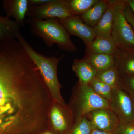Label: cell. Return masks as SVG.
<instances>
[{
    "mask_svg": "<svg viewBox=\"0 0 134 134\" xmlns=\"http://www.w3.org/2000/svg\"><path fill=\"white\" fill-rule=\"evenodd\" d=\"M52 98L38 69L23 49L0 41V134H41Z\"/></svg>",
    "mask_w": 134,
    "mask_h": 134,
    "instance_id": "obj_1",
    "label": "cell"
},
{
    "mask_svg": "<svg viewBox=\"0 0 134 134\" xmlns=\"http://www.w3.org/2000/svg\"><path fill=\"white\" fill-rule=\"evenodd\" d=\"M16 39L38 68L53 100L62 105H67L61 93L62 86L58 80L57 73L58 64L64 55L59 58L46 57L35 51L23 37L21 33L17 36Z\"/></svg>",
    "mask_w": 134,
    "mask_h": 134,
    "instance_id": "obj_2",
    "label": "cell"
},
{
    "mask_svg": "<svg viewBox=\"0 0 134 134\" xmlns=\"http://www.w3.org/2000/svg\"><path fill=\"white\" fill-rule=\"evenodd\" d=\"M30 25L31 34L42 38L49 47L57 44L61 50L76 52L77 49L70 38V35L58 18L41 20L29 18L25 19Z\"/></svg>",
    "mask_w": 134,
    "mask_h": 134,
    "instance_id": "obj_3",
    "label": "cell"
},
{
    "mask_svg": "<svg viewBox=\"0 0 134 134\" xmlns=\"http://www.w3.org/2000/svg\"><path fill=\"white\" fill-rule=\"evenodd\" d=\"M68 105L73 111L75 120L94 110L110 108L108 100L96 93L89 85L82 84L78 82Z\"/></svg>",
    "mask_w": 134,
    "mask_h": 134,
    "instance_id": "obj_4",
    "label": "cell"
},
{
    "mask_svg": "<svg viewBox=\"0 0 134 134\" xmlns=\"http://www.w3.org/2000/svg\"><path fill=\"white\" fill-rule=\"evenodd\" d=\"M114 15L111 36L118 48H134V30L126 19L125 1H113Z\"/></svg>",
    "mask_w": 134,
    "mask_h": 134,
    "instance_id": "obj_5",
    "label": "cell"
},
{
    "mask_svg": "<svg viewBox=\"0 0 134 134\" xmlns=\"http://www.w3.org/2000/svg\"><path fill=\"white\" fill-rule=\"evenodd\" d=\"M48 129L57 134H69L75 122L73 111L53 100L48 112Z\"/></svg>",
    "mask_w": 134,
    "mask_h": 134,
    "instance_id": "obj_6",
    "label": "cell"
},
{
    "mask_svg": "<svg viewBox=\"0 0 134 134\" xmlns=\"http://www.w3.org/2000/svg\"><path fill=\"white\" fill-rule=\"evenodd\" d=\"M26 16L44 20L54 18L64 19L74 16L67 7L66 0H52L44 5L29 7Z\"/></svg>",
    "mask_w": 134,
    "mask_h": 134,
    "instance_id": "obj_7",
    "label": "cell"
},
{
    "mask_svg": "<svg viewBox=\"0 0 134 134\" xmlns=\"http://www.w3.org/2000/svg\"><path fill=\"white\" fill-rule=\"evenodd\" d=\"M110 108L119 121H133V105L132 98L125 90L119 86L113 89Z\"/></svg>",
    "mask_w": 134,
    "mask_h": 134,
    "instance_id": "obj_8",
    "label": "cell"
},
{
    "mask_svg": "<svg viewBox=\"0 0 134 134\" xmlns=\"http://www.w3.org/2000/svg\"><path fill=\"white\" fill-rule=\"evenodd\" d=\"M86 117L91 123L92 129L113 132L119 126L120 121L111 108L98 109L89 113Z\"/></svg>",
    "mask_w": 134,
    "mask_h": 134,
    "instance_id": "obj_9",
    "label": "cell"
},
{
    "mask_svg": "<svg viewBox=\"0 0 134 134\" xmlns=\"http://www.w3.org/2000/svg\"><path fill=\"white\" fill-rule=\"evenodd\" d=\"M58 20L70 36H77L84 41L85 44L90 43L96 37L93 28L85 23L79 16L66 19H58Z\"/></svg>",
    "mask_w": 134,
    "mask_h": 134,
    "instance_id": "obj_10",
    "label": "cell"
},
{
    "mask_svg": "<svg viewBox=\"0 0 134 134\" xmlns=\"http://www.w3.org/2000/svg\"><path fill=\"white\" fill-rule=\"evenodd\" d=\"M120 76H134V48H118L114 55Z\"/></svg>",
    "mask_w": 134,
    "mask_h": 134,
    "instance_id": "obj_11",
    "label": "cell"
},
{
    "mask_svg": "<svg viewBox=\"0 0 134 134\" xmlns=\"http://www.w3.org/2000/svg\"><path fill=\"white\" fill-rule=\"evenodd\" d=\"M7 16H11L21 26H23L25 22L26 12L29 7V0H9L3 2Z\"/></svg>",
    "mask_w": 134,
    "mask_h": 134,
    "instance_id": "obj_12",
    "label": "cell"
},
{
    "mask_svg": "<svg viewBox=\"0 0 134 134\" xmlns=\"http://www.w3.org/2000/svg\"><path fill=\"white\" fill-rule=\"evenodd\" d=\"M114 15L113 1H109V5L98 23L93 27L96 37H108L111 36Z\"/></svg>",
    "mask_w": 134,
    "mask_h": 134,
    "instance_id": "obj_13",
    "label": "cell"
},
{
    "mask_svg": "<svg viewBox=\"0 0 134 134\" xmlns=\"http://www.w3.org/2000/svg\"><path fill=\"white\" fill-rule=\"evenodd\" d=\"M86 46L87 51L89 52L114 56L118 48L112 36L108 37H96L93 41Z\"/></svg>",
    "mask_w": 134,
    "mask_h": 134,
    "instance_id": "obj_14",
    "label": "cell"
},
{
    "mask_svg": "<svg viewBox=\"0 0 134 134\" xmlns=\"http://www.w3.org/2000/svg\"><path fill=\"white\" fill-rule=\"evenodd\" d=\"M72 70L79 78L78 82L84 85H88L95 78L97 74L95 68L85 59H75Z\"/></svg>",
    "mask_w": 134,
    "mask_h": 134,
    "instance_id": "obj_15",
    "label": "cell"
},
{
    "mask_svg": "<svg viewBox=\"0 0 134 134\" xmlns=\"http://www.w3.org/2000/svg\"><path fill=\"white\" fill-rule=\"evenodd\" d=\"M109 5V1H99L87 12L81 15L80 17L85 23L93 28L101 19Z\"/></svg>",
    "mask_w": 134,
    "mask_h": 134,
    "instance_id": "obj_16",
    "label": "cell"
},
{
    "mask_svg": "<svg viewBox=\"0 0 134 134\" xmlns=\"http://www.w3.org/2000/svg\"><path fill=\"white\" fill-rule=\"evenodd\" d=\"M85 59L95 68L97 72H101L115 65L114 55L95 53L87 51Z\"/></svg>",
    "mask_w": 134,
    "mask_h": 134,
    "instance_id": "obj_17",
    "label": "cell"
},
{
    "mask_svg": "<svg viewBox=\"0 0 134 134\" xmlns=\"http://www.w3.org/2000/svg\"><path fill=\"white\" fill-rule=\"evenodd\" d=\"M21 33V26L9 17L0 16V40L16 39Z\"/></svg>",
    "mask_w": 134,
    "mask_h": 134,
    "instance_id": "obj_18",
    "label": "cell"
},
{
    "mask_svg": "<svg viewBox=\"0 0 134 134\" xmlns=\"http://www.w3.org/2000/svg\"><path fill=\"white\" fill-rule=\"evenodd\" d=\"M95 78L108 85L113 89L120 86V75L115 65L105 70L97 72Z\"/></svg>",
    "mask_w": 134,
    "mask_h": 134,
    "instance_id": "obj_19",
    "label": "cell"
},
{
    "mask_svg": "<svg viewBox=\"0 0 134 134\" xmlns=\"http://www.w3.org/2000/svg\"><path fill=\"white\" fill-rule=\"evenodd\" d=\"M99 0H68L67 7L74 16H79L87 12L98 2Z\"/></svg>",
    "mask_w": 134,
    "mask_h": 134,
    "instance_id": "obj_20",
    "label": "cell"
},
{
    "mask_svg": "<svg viewBox=\"0 0 134 134\" xmlns=\"http://www.w3.org/2000/svg\"><path fill=\"white\" fill-rule=\"evenodd\" d=\"M88 85L96 93L110 103L113 91L110 86L96 78L92 79Z\"/></svg>",
    "mask_w": 134,
    "mask_h": 134,
    "instance_id": "obj_21",
    "label": "cell"
},
{
    "mask_svg": "<svg viewBox=\"0 0 134 134\" xmlns=\"http://www.w3.org/2000/svg\"><path fill=\"white\" fill-rule=\"evenodd\" d=\"M91 123L85 117H82L75 120L69 134H90L92 130Z\"/></svg>",
    "mask_w": 134,
    "mask_h": 134,
    "instance_id": "obj_22",
    "label": "cell"
},
{
    "mask_svg": "<svg viewBox=\"0 0 134 134\" xmlns=\"http://www.w3.org/2000/svg\"><path fill=\"white\" fill-rule=\"evenodd\" d=\"M120 86L134 98V76L120 77Z\"/></svg>",
    "mask_w": 134,
    "mask_h": 134,
    "instance_id": "obj_23",
    "label": "cell"
},
{
    "mask_svg": "<svg viewBox=\"0 0 134 134\" xmlns=\"http://www.w3.org/2000/svg\"><path fill=\"white\" fill-rule=\"evenodd\" d=\"M113 134H134L133 121H120L119 126Z\"/></svg>",
    "mask_w": 134,
    "mask_h": 134,
    "instance_id": "obj_24",
    "label": "cell"
},
{
    "mask_svg": "<svg viewBox=\"0 0 134 134\" xmlns=\"http://www.w3.org/2000/svg\"><path fill=\"white\" fill-rule=\"evenodd\" d=\"M123 13L126 17V19L127 20L129 23L132 25V27L134 30V15L129 6L127 4L126 2L124 9Z\"/></svg>",
    "mask_w": 134,
    "mask_h": 134,
    "instance_id": "obj_25",
    "label": "cell"
},
{
    "mask_svg": "<svg viewBox=\"0 0 134 134\" xmlns=\"http://www.w3.org/2000/svg\"><path fill=\"white\" fill-rule=\"evenodd\" d=\"M52 0H29V7L41 6L50 2Z\"/></svg>",
    "mask_w": 134,
    "mask_h": 134,
    "instance_id": "obj_26",
    "label": "cell"
},
{
    "mask_svg": "<svg viewBox=\"0 0 134 134\" xmlns=\"http://www.w3.org/2000/svg\"><path fill=\"white\" fill-rule=\"evenodd\" d=\"M90 134H113L112 132H105L99 130L92 129Z\"/></svg>",
    "mask_w": 134,
    "mask_h": 134,
    "instance_id": "obj_27",
    "label": "cell"
},
{
    "mask_svg": "<svg viewBox=\"0 0 134 134\" xmlns=\"http://www.w3.org/2000/svg\"><path fill=\"white\" fill-rule=\"evenodd\" d=\"M126 1L128 5L129 6L134 15V0H127Z\"/></svg>",
    "mask_w": 134,
    "mask_h": 134,
    "instance_id": "obj_28",
    "label": "cell"
},
{
    "mask_svg": "<svg viewBox=\"0 0 134 134\" xmlns=\"http://www.w3.org/2000/svg\"><path fill=\"white\" fill-rule=\"evenodd\" d=\"M42 134H57L55 133L54 132H53V131H51L50 130L48 129L45 132H44Z\"/></svg>",
    "mask_w": 134,
    "mask_h": 134,
    "instance_id": "obj_29",
    "label": "cell"
},
{
    "mask_svg": "<svg viewBox=\"0 0 134 134\" xmlns=\"http://www.w3.org/2000/svg\"><path fill=\"white\" fill-rule=\"evenodd\" d=\"M132 98V100H133V122H134V98Z\"/></svg>",
    "mask_w": 134,
    "mask_h": 134,
    "instance_id": "obj_30",
    "label": "cell"
}]
</instances>
